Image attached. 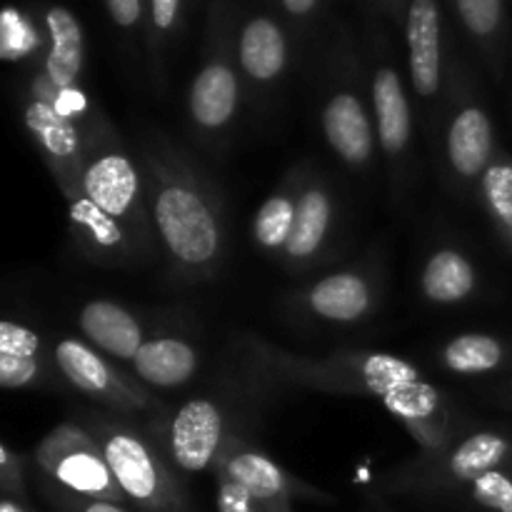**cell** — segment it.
I'll return each instance as SVG.
<instances>
[{"label": "cell", "mask_w": 512, "mask_h": 512, "mask_svg": "<svg viewBox=\"0 0 512 512\" xmlns=\"http://www.w3.org/2000/svg\"><path fill=\"white\" fill-rule=\"evenodd\" d=\"M510 360L508 345L488 333H460L443 345L440 363L460 378H480L505 368Z\"/></svg>", "instance_id": "cell-27"}, {"label": "cell", "mask_w": 512, "mask_h": 512, "mask_svg": "<svg viewBox=\"0 0 512 512\" xmlns=\"http://www.w3.org/2000/svg\"><path fill=\"white\" fill-rule=\"evenodd\" d=\"M95 438L125 500L140 512H188V500L175 475L138 433L110 425L98 430Z\"/></svg>", "instance_id": "cell-5"}, {"label": "cell", "mask_w": 512, "mask_h": 512, "mask_svg": "<svg viewBox=\"0 0 512 512\" xmlns=\"http://www.w3.org/2000/svg\"><path fill=\"white\" fill-rule=\"evenodd\" d=\"M370 108H373L378 145L395 170L405 165L413 145V108L398 70L378 63L370 78Z\"/></svg>", "instance_id": "cell-16"}, {"label": "cell", "mask_w": 512, "mask_h": 512, "mask_svg": "<svg viewBox=\"0 0 512 512\" xmlns=\"http://www.w3.org/2000/svg\"><path fill=\"white\" fill-rule=\"evenodd\" d=\"M53 363L60 375L85 398L125 413L155 408V398L140 385V380H130L128 375L120 373L88 340L70 338V335L55 340Z\"/></svg>", "instance_id": "cell-7"}, {"label": "cell", "mask_w": 512, "mask_h": 512, "mask_svg": "<svg viewBox=\"0 0 512 512\" xmlns=\"http://www.w3.org/2000/svg\"><path fill=\"white\" fill-rule=\"evenodd\" d=\"M130 365L143 385L170 390L193 380V375L198 373L200 358L198 350L188 340L160 335V338L145 340Z\"/></svg>", "instance_id": "cell-23"}, {"label": "cell", "mask_w": 512, "mask_h": 512, "mask_svg": "<svg viewBox=\"0 0 512 512\" xmlns=\"http://www.w3.org/2000/svg\"><path fill=\"white\" fill-rule=\"evenodd\" d=\"M335 213H338V205H335L330 185L325 183L323 175L308 170L293 235L280 253L290 270H305L323 260L325 250L333 240Z\"/></svg>", "instance_id": "cell-15"}, {"label": "cell", "mask_w": 512, "mask_h": 512, "mask_svg": "<svg viewBox=\"0 0 512 512\" xmlns=\"http://www.w3.org/2000/svg\"><path fill=\"white\" fill-rule=\"evenodd\" d=\"M65 203H68V220L73 230L75 243L80 245V253L88 260L100 265H130L145 260V250L135 243L133 235L115 223L110 215H105L88 195L80 190V185H70L63 190Z\"/></svg>", "instance_id": "cell-12"}, {"label": "cell", "mask_w": 512, "mask_h": 512, "mask_svg": "<svg viewBox=\"0 0 512 512\" xmlns=\"http://www.w3.org/2000/svg\"><path fill=\"white\" fill-rule=\"evenodd\" d=\"M238 65L255 88L278 83L288 68V38L268 15H255L238 35Z\"/></svg>", "instance_id": "cell-21"}, {"label": "cell", "mask_w": 512, "mask_h": 512, "mask_svg": "<svg viewBox=\"0 0 512 512\" xmlns=\"http://www.w3.org/2000/svg\"><path fill=\"white\" fill-rule=\"evenodd\" d=\"M45 28H48V55H45L43 75L58 90L78 88L85 63L83 25L65 5H53L45 13Z\"/></svg>", "instance_id": "cell-22"}, {"label": "cell", "mask_w": 512, "mask_h": 512, "mask_svg": "<svg viewBox=\"0 0 512 512\" xmlns=\"http://www.w3.org/2000/svg\"><path fill=\"white\" fill-rule=\"evenodd\" d=\"M478 290V268L458 248H440L420 273V293L433 305H460Z\"/></svg>", "instance_id": "cell-25"}, {"label": "cell", "mask_w": 512, "mask_h": 512, "mask_svg": "<svg viewBox=\"0 0 512 512\" xmlns=\"http://www.w3.org/2000/svg\"><path fill=\"white\" fill-rule=\"evenodd\" d=\"M215 468L243 485L268 512H293V500H315L330 503V495L303 480L293 478L285 468H280L273 458L253 448L225 443Z\"/></svg>", "instance_id": "cell-9"}, {"label": "cell", "mask_w": 512, "mask_h": 512, "mask_svg": "<svg viewBox=\"0 0 512 512\" xmlns=\"http://www.w3.org/2000/svg\"><path fill=\"white\" fill-rule=\"evenodd\" d=\"M378 300V278L363 268H345L325 275L300 295V303L313 318L335 325L363 323L375 313Z\"/></svg>", "instance_id": "cell-13"}, {"label": "cell", "mask_w": 512, "mask_h": 512, "mask_svg": "<svg viewBox=\"0 0 512 512\" xmlns=\"http://www.w3.org/2000/svg\"><path fill=\"white\" fill-rule=\"evenodd\" d=\"M510 458V443L503 433H493V430H483V433H473L465 438L463 443L455 445L450 453L435 465L425 475L415 480V488H468L473 480L480 475L498 470L508 463Z\"/></svg>", "instance_id": "cell-18"}, {"label": "cell", "mask_w": 512, "mask_h": 512, "mask_svg": "<svg viewBox=\"0 0 512 512\" xmlns=\"http://www.w3.org/2000/svg\"><path fill=\"white\" fill-rule=\"evenodd\" d=\"M405 3H408V0H385V5H388V10L393 15H400L403 10L408 13V5H405Z\"/></svg>", "instance_id": "cell-38"}, {"label": "cell", "mask_w": 512, "mask_h": 512, "mask_svg": "<svg viewBox=\"0 0 512 512\" xmlns=\"http://www.w3.org/2000/svg\"><path fill=\"white\" fill-rule=\"evenodd\" d=\"M80 108H83V93L78 88L58 90L43 75V80L35 83L33 98L23 110L25 130L35 140L48 168L53 170L60 193L78 183L90 143V135L80 125Z\"/></svg>", "instance_id": "cell-4"}, {"label": "cell", "mask_w": 512, "mask_h": 512, "mask_svg": "<svg viewBox=\"0 0 512 512\" xmlns=\"http://www.w3.org/2000/svg\"><path fill=\"white\" fill-rule=\"evenodd\" d=\"M468 498L485 512H512V475L505 468L480 475L468 485Z\"/></svg>", "instance_id": "cell-30"}, {"label": "cell", "mask_w": 512, "mask_h": 512, "mask_svg": "<svg viewBox=\"0 0 512 512\" xmlns=\"http://www.w3.org/2000/svg\"><path fill=\"white\" fill-rule=\"evenodd\" d=\"M240 110V73L228 45H215L195 73L188 90V113L198 140L220 145L228 138Z\"/></svg>", "instance_id": "cell-8"}, {"label": "cell", "mask_w": 512, "mask_h": 512, "mask_svg": "<svg viewBox=\"0 0 512 512\" xmlns=\"http://www.w3.org/2000/svg\"><path fill=\"white\" fill-rule=\"evenodd\" d=\"M110 18L118 28L133 30L143 20V0H105Z\"/></svg>", "instance_id": "cell-34"}, {"label": "cell", "mask_w": 512, "mask_h": 512, "mask_svg": "<svg viewBox=\"0 0 512 512\" xmlns=\"http://www.w3.org/2000/svg\"><path fill=\"white\" fill-rule=\"evenodd\" d=\"M455 10L478 43L488 45L498 38L503 28V0H455Z\"/></svg>", "instance_id": "cell-29"}, {"label": "cell", "mask_w": 512, "mask_h": 512, "mask_svg": "<svg viewBox=\"0 0 512 512\" xmlns=\"http://www.w3.org/2000/svg\"><path fill=\"white\" fill-rule=\"evenodd\" d=\"M80 333L100 353L110 355L118 363H133L143 348L145 330L130 310L113 300H90L78 313Z\"/></svg>", "instance_id": "cell-20"}, {"label": "cell", "mask_w": 512, "mask_h": 512, "mask_svg": "<svg viewBox=\"0 0 512 512\" xmlns=\"http://www.w3.org/2000/svg\"><path fill=\"white\" fill-rule=\"evenodd\" d=\"M215 510L218 512H268L248 490L233 478L218 470V490H215Z\"/></svg>", "instance_id": "cell-31"}, {"label": "cell", "mask_w": 512, "mask_h": 512, "mask_svg": "<svg viewBox=\"0 0 512 512\" xmlns=\"http://www.w3.org/2000/svg\"><path fill=\"white\" fill-rule=\"evenodd\" d=\"M320 128L325 143L348 168L365 170L375 160L378 130H375L373 108H368L363 95L350 85H335L320 110Z\"/></svg>", "instance_id": "cell-10"}, {"label": "cell", "mask_w": 512, "mask_h": 512, "mask_svg": "<svg viewBox=\"0 0 512 512\" xmlns=\"http://www.w3.org/2000/svg\"><path fill=\"white\" fill-rule=\"evenodd\" d=\"M58 505L63 508V512H130L123 503H110V500H88L70 493H65Z\"/></svg>", "instance_id": "cell-35"}, {"label": "cell", "mask_w": 512, "mask_h": 512, "mask_svg": "<svg viewBox=\"0 0 512 512\" xmlns=\"http://www.w3.org/2000/svg\"><path fill=\"white\" fill-rule=\"evenodd\" d=\"M283 8L288 10L293 18H308V15L318 8V0H283Z\"/></svg>", "instance_id": "cell-36"}, {"label": "cell", "mask_w": 512, "mask_h": 512, "mask_svg": "<svg viewBox=\"0 0 512 512\" xmlns=\"http://www.w3.org/2000/svg\"><path fill=\"white\" fill-rule=\"evenodd\" d=\"M43 373L40 335L25 323L5 318L0 323V385L5 390L30 388Z\"/></svg>", "instance_id": "cell-26"}, {"label": "cell", "mask_w": 512, "mask_h": 512, "mask_svg": "<svg viewBox=\"0 0 512 512\" xmlns=\"http://www.w3.org/2000/svg\"><path fill=\"white\" fill-rule=\"evenodd\" d=\"M138 160L170 278L180 285L205 283L218 273L225 258L223 198L190 155L165 135L145 138Z\"/></svg>", "instance_id": "cell-1"}, {"label": "cell", "mask_w": 512, "mask_h": 512, "mask_svg": "<svg viewBox=\"0 0 512 512\" xmlns=\"http://www.w3.org/2000/svg\"><path fill=\"white\" fill-rule=\"evenodd\" d=\"M368 512H395V510H390L388 505H380V503H370V508H368Z\"/></svg>", "instance_id": "cell-39"}, {"label": "cell", "mask_w": 512, "mask_h": 512, "mask_svg": "<svg viewBox=\"0 0 512 512\" xmlns=\"http://www.w3.org/2000/svg\"><path fill=\"white\" fill-rule=\"evenodd\" d=\"M498 155L493 118L478 100H463L453 110L445 133V163L460 185H470L485 175Z\"/></svg>", "instance_id": "cell-14"}, {"label": "cell", "mask_w": 512, "mask_h": 512, "mask_svg": "<svg viewBox=\"0 0 512 512\" xmlns=\"http://www.w3.org/2000/svg\"><path fill=\"white\" fill-rule=\"evenodd\" d=\"M150 30H153L155 55H160V45L175 30L180 18V0H150Z\"/></svg>", "instance_id": "cell-32"}, {"label": "cell", "mask_w": 512, "mask_h": 512, "mask_svg": "<svg viewBox=\"0 0 512 512\" xmlns=\"http://www.w3.org/2000/svg\"><path fill=\"white\" fill-rule=\"evenodd\" d=\"M225 413L213 400H190L175 410L168 430L170 460L183 473H203L218 463L225 443Z\"/></svg>", "instance_id": "cell-11"}, {"label": "cell", "mask_w": 512, "mask_h": 512, "mask_svg": "<svg viewBox=\"0 0 512 512\" xmlns=\"http://www.w3.org/2000/svg\"><path fill=\"white\" fill-rule=\"evenodd\" d=\"M405 40L413 93L420 100H435L443 88V20L438 0H410Z\"/></svg>", "instance_id": "cell-17"}, {"label": "cell", "mask_w": 512, "mask_h": 512, "mask_svg": "<svg viewBox=\"0 0 512 512\" xmlns=\"http://www.w3.org/2000/svg\"><path fill=\"white\" fill-rule=\"evenodd\" d=\"M0 488L8 498L25 500L23 460L10 450L8 443H3V448H0Z\"/></svg>", "instance_id": "cell-33"}, {"label": "cell", "mask_w": 512, "mask_h": 512, "mask_svg": "<svg viewBox=\"0 0 512 512\" xmlns=\"http://www.w3.org/2000/svg\"><path fill=\"white\" fill-rule=\"evenodd\" d=\"M308 168H293L285 175L283 183L268 195L253 218V240L265 253H283L293 235L295 218H298L300 195H303Z\"/></svg>", "instance_id": "cell-24"}, {"label": "cell", "mask_w": 512, "mask_h": 512, "mask_svg": "<svg viewBox=\"0 0 512 512\" xmlns=\"http://www.w3.org/2000/svg\"><path fill=\"white\" fill-rule=\"evenodd\" d=\"M243 345L250 363L273 375V380L333 390V393H360L383 400L398 385L425 380L423 370L393 353L360 350V353H340L310 360L305 355H293L288 350L275 348L273 343L255 338V335H245Z\"/></svg>", "instance_id": "cell-2"}, {"label": "cell", "mask_w": 512, "mask_h": 512, "mask_svg": "<svg viewBox=\"0 0 512 512\" xmlns=\"http://www.w3.org/2000/svg\"><path fill=\"white\" fill-rule=\"evenodd\" d=\"M78 185L105 215H110L133 235L145 255L153 253L158 235L150 218L143 165L125 150L113 130L108 128L105 135L100 133V123L90 135Z\"/></svg>", "instance_id": "cell-3"}, {"label": "cell", "mask_w": 512, "mask_h": 512, "mask_svg": "<svg viewBox=\"0 0 512 512\" xmlns=\"http://www.w3.org/2000/svg\"><path fill=\"white\" fill-rule=\"evenodd\" d=\"M35 460L40 470L65 493L88 500L125 503L123 490L115 483L98 438L80 425L65 423L45 435L35 450Z\"/></svg>", "instance_id": "cell-6"}, {"label": "cell", "mask_w": 512, "mask_h": 512, "mask_svg": "<svg viewBox=\"0 0 512 512\" xmlns=\"http://www.w3.org/2000/svg\"><path fill=\"white\" fill-rule=\"evenodd\" d=\"M480 200L498 230L500 240L512 255V158L498 153L480 178Z\"/></svg>", "instance_id": "cell-28"}, {"label": "cell", "mask_w": 512, "mask_h": 512, "mask_svg": "<svg viewBox=\"0 0 512 512\" xmlns=\"http://www.w3.org/2000/svg\"><path fill=\"white\" fill-rule=\"evenodd\" d=\"M0 512H33V510L25 505V500L8 498V495H3V500H0Z\"/></svg>", "instance_id": "cell-37"}, {"label": "cell", "mask_w": 512, "mask_h": 512, "mask_svg": "<svg viewBox=\"0 0 512 512\" xmlns=\"http://www.w3.org/2000/svg\"><path fill=\"white\" fill-rule=\"evenodd\" d=\"M380 403L403 423V428L418 440L425 453L443 450L445 440H448L450 418L443 393L435 385H430L428 380L398 385Z\"/></svg>", "instance_id": "cell-19"}]
</instances>
